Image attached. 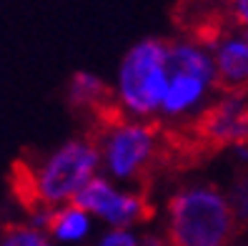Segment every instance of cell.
I'll use <instances>...</instances> for the list:
<instances>
[{
    "mask_svg": "<svg viewBox=\"0 0 248 246\" xmlns=\"http://www.w3.org/2000/svg\"><path fill=\"white\" fill-rule=\"evenodd\" d=\"M236 231L226 191L211 181L178 186L166 204L168 246H228Z\"/></svg>",
    "mask_w": 248,
    "mask_h": 246,
    "instance_id": "1",
    "label": "cell"
},
{
    "mask_svg": "<svg viewBox=\"0 0 248 246\" xmlns=\"http://www.w3.org/2000/svg\"><path fill=\"white\" fill-rule=\"evenodd\" d=\"M170 43L143 38L128 48L115 76V108L125 118L153 121L160 115L170 78Z\"/></svg>",
    "mask_w": 248,
    "mask_h": 246,
    "instance_id": "2",
    "label": "cell"
},
{
    "mask_svg": "<svg viewBox=\"0 0 248 246\" xmlns=\"http://www.w3.org/2000/svg\"><path fill=\"white\" fill-rule=\"evenodd\" d=\"M170 78L158 118L163 123H196L211 106L218 91L216 61L206 43L176 40L170 43Z\"/></svg>",
    "mask_w": 248,
    "mask_h": 246,
    "instance_id": "3",
    "label": "cell"
},
{
    "mask_svg": "<svg viewBox=\"0 0 248 246\" xmlns=\"http://www.w3.org/2000/svg\"><path fill=\"white\" fill-rule=\"evenodd\" d=\"M103 171L110 181L136 183L148 173L163 151V133L155 121H136L115 113L98 133Z\"/></svg>",
    "mask_w": 248,
    "mask_h": 246,
    "instance_id": "4",
    "label": "cell"
},
{
    "mask_svg": "<svg viewBox=\"0 0 248 246\" xmlns=\"http://www.w3.org/2000/svg\"><path fill=\"white\" fill-rule=\"evenodd\" d=\"M100 148L95 138H70L63 146H58L40 168L31 176V206H50L61 209L65 204H73L85 186H88L95 176H100Z\"/></svg>",
    "mask_w": 248,
    "mask_h": 246,
    "instance_id": "5",
    "label": "cell"
},
{
    "mask_svg": "<svg viewBox=\"0 0 248 246\" xmlns=\"http://www.w3.org/2000/svg\"><path fill=\"white\" fill-rule=\"evenodd\" d=\"M73 204L88 211L93 219L106 221L110 229H125V231L148 221L153 213L151 201L143 191L121 189L108 176H95L73 198Z\"/></svg>",
    "mask_w": 248,
    "mask_h": 246,
    "instance_id": "6",
    "label": "cell"
},
{
    "mask_svg": "<svg viewBox=\"0 0 248 246\" xmlns=\"http://www.w3.org/2000/svg\"><path fill=\"white\" fill-rule=\"evenodd\" d=\"M193 131L211 148L248 146V91H221L198 115Z\"/></svg>",
    "mask_w": 248,
    "mask_h": 246,
    "instance_id": "7",
    "label": "cell"
},
{
    "mask_svg": "<svg viewBox=\"0 0 248 246\" xmlns=\"http://www.w3.org/2000/svg\"><path fill=\"white\" fill-rule=\"evenodd\" d=\"M206 46L213 53L221 91H248V40L243 31L218 33Z\"/></svg>",
    "mask_w": 248,
    "mask_h": 246,
    "instance_id": "8",
    "label": "cell"
},
{
    "mask_svg": "<svg viewBox=\"0 0 248 246\" xmlns=\"http://www.w3.org/2000/svg\"><path fill=\"white\" fill-rule=\"evenodd\" d=\"M68 100H70V106H76V108L100 111L103 115H108V111L115 113L113 111L115 91L100 76L88 73V70H78V73L70 78V83H68Z\"/></svg>",
    "mask_w": 248,
    "mask_h": 246,
    "instance_id": "9",
    "label": "cell"
},
{
    "mask_svg": "<svg viewBox=\"0 0 248 246\" xmlns=\"http://www.w3.org/2000/svg\"><path fill=\"white\" fill-rule=\"evenodd\" d=\"M91 224H93V216L88 211H83L76 204H65L53 211L48 234L50 239L61 241V244H76L91 234Z\"/></svg>",
    "mask_w": 248,
    "mask_h": 246,
    "instance_id": "10",
    "label": "cell"
},
{
    "mask_svg": "<svg viewBox=\"0 0 248 246\" xmlns=\"http://www.w3.org/2000/svg\"><path fill=\"white\" fill-rule=\"evenodd\" d=\"M226 198H228V206H231L233 216H236L238 229L248 226V171H241L238 176L231 181Z\"/></svg>",
    "mask_w": 248,
    "mask_h": 246,
    "instance_id": "11",
    "label": "cell"
},
{
    "mask_svg": "<svg viewBox=\"0 0 248 246\" xmlns=\"http://www.w3.org/2000/svg\"><path fill=\"white\" fill-rule=\"evenodd\" d=\"M0 246H53L46 231L28 226H8L0 236Z\"/></svg>",
    "mask_w": 248,
    "mask_h": 246,
    "instance_id": "12",
    "label": "cell"
},
{
    "mask_svg": "<svg viewBox=\"0 0 248 246\" xmlns=\"http://www.w3.org/2000/svg\"><path fill=\"white\" fill-rule=\"evenodd\" d=\"M95 246H138V236L125 229H110Z\"/></svg>",
    "mask_w": 248,
    "mask_h": 246,
    "instance_id": "13",
    "label": "cell"
},
{
    "mask_svg": "<svg viewBox=\"0 0 248 246\" xmlns=\"http://www.w3.org/2000/svg\"><path fill=\"white\" fill-rule=\"evenodd\" d=\"M231 20L236 23L241 31H248V0H231Z\"/></svg>",
    "mask_w": 248,
    "mask_h": 246,
    "instance_id": "14",
    "label": "cell"
},
{
    "mask_svg": "<svg viewBox=\"0 0 248 246\" xmlns=\"http://www.w3.org/2000/svg\"><path fill=\"white\" fill-rule=\"evenodd\" d=\"M243 35H246V40H248V31H243Z\"/></svg>",
    "mask_w": 248,
    "mask_h": 246,
    "instance_id": "15",
    "label": "cell"
}]
</instances>
